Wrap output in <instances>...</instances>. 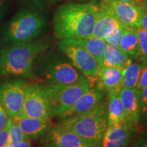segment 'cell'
<instances>
[{"label": "cell", "instance_id": "obj_3", "mask_svg": "<svg viewBox=\"0 0 147 147\" xmlns=\"http://www.w3.org/2000/svg\"><path fill=\"white\" fill-rule=\"evenodd\" d=\"M47 21L40 12L21 10L3 25L0 31V47L21 45L36 40L45 31Z\"/></svg>", "mask_w": 147, "mask_h": 147}, {"label": "cell", "instance_id": "obj_33", "mask_svg": "<svg viewBox=\"0 0 147 147\" xmlns=\"http://www.w3.org/2000/svg\"><path fill=\"white\" fill-rule=\"evenodd\" d=\"M3 147H16V145H14L13 143L11 142L10 141L8 140V142H6V144L4 145V146H3Z\"/></svg>", "mask_w": 147, "mask_h": 147}, {"label": "cell", "instance_id": "obj_20", "mask_svg": "<svg viewBox=\"0 0 147 147\" xmlns=\"http://www.w3.org/2000/svg\"><path fill=\"white\" fill-rule=\"evenodd\" d=\"M67 40L71 43L79 45L87 51L90 54L94 57L100 65L108 47V44L104 40L93 37H88L84 38H69Z\"/></svg>", "mask_w": 147, "mask_h": 147}, {"label": "cell", "instance_id": "obj_1", "mask_svg": "<svg viewBox=\"0 0 147 147\" xmlns=\"http://www.w3.org/2000/svg\"><path fill=\"white\" fill-rule=\"evenodd\" d=\"M97 8L91 3L61 5L53 15V30L59 40L91 37Z\"/></svg>", "mask_w": 147, "mask_h": 147}, {"label": "cell", "instance_id": "obj_36", "mask_svg": "<svg viewBox=\"0 0 147 147\" xmlns=\"http://www.w3.org/2000/svg\"><path fill=\"white\" fill-rule=\"evenodd\" d=\"M48 1H57V0H48Z\"/></svg>", "mask_w": 147, "mask_h": 147}, {"label": "cell", "instance_id": "obj_9", "mask_svg": "<svg viewBox=\"0 0 147 147\" xmlns=\"http://www.w3.org/2000/svg\"><path fill=\"white\" fill-rule=\"evenodd\" d=\"M28 84L22 78L11 79L0 84V103L10 118L19 115Z\"/></svg>", "mask_w": 147, "mask_h": 147}, {"label": "cell", "instance_id": "obj_21", "mask_svg": "<svg viewBox=\"0 0 147 147\" xmlns=\"http://www.w3.org/2000/svg\"><path fill=\"white\" fill-rule=\"evenodd\" d=\"M119 48L132 59L138 61L139 42L135 28L123 27V34Z\"/></svg>", "mask_w": 147, "mask_h": 147}, {"label": "cell", "instance_id": "obj_37", "mask_svg": "<svg viewBox=\"0 0 147 147\" xmlns=\"http://www.w3.org/2000/svg\"><path fill=\"white\" fill-rule=\"evenodd\" d=\"M146 3H147V0H146Z\"/></svg>", "mask_w": 147, "mask_h": 147}, {"label": "cell", "instance_id": "obj_30", "mask_svg": "<svg viewBox=\"0 0 147 147\" xmlns=\"http://www.w3.org/2000/svg\"><path fill=\"white\" fill-rule=\"evenodd\" d=\"M142 9L140 20V28L147 31V3L140 5Z\"/></svg>", "mask_w": 147, "mask_h": 147}, {"label": "cell", "instance_id": "obj_12", "mask_svg": "<svg viewBox=\"0 0 147 147\" xmlns=\"http://www.w3.org/2000/svg\"><path fill=\"white\" fill-rule=\"evenodd\" d=\"M138 134V127L127 121L108 126L102 147H130Z\"/></svg>", "mask_w": 147, "mask_h": 147}, {"label": "cell", "instance_id": "obj_2", "mask_svg": "<svg viewBox=\"0 0 147 147\" xmlns=\"http://www.w3.org/2000/svg\"><path fill=\"white\" fill-rule=\"evenodd\" d=\"M49 47V40L40 39L0 47V76L36 79L33 73L35 60Z\"/></svg>", "mask_w": 147, "mask_h": 147}, {"label": "cell", "instance_id": "obj_18", "mask_svg": "<svg viewBox=\"0 0 147 147\" xmlns=\"http://www.w3.org/2000/svg\"><path fill=\"white\" fill-rule=\"evenodd\" d=\"M120 91L107 93V114L108 126L121 123L126 121L123 106L121 102Z\"/></svg>", "mask_w": 147, "mask_h": 147}, {"label": "cell", "instance_id": "obj_17", "mask_svg": "<svg viewBox=\"0 0 147 147\" xmlns=\"http://www.w3.org/2000/svg\"><path fill=\"white\" fill-rule=\"evenodd\" d=\"M123 25L106 7L101 5L97 8L95 25L91 37L104 39L106 34L112 29Z\"/></svg>", "mask_w": 147, "mask_h": 147}, {"label": "cell", "instance_id": "obj_26", "mask_svg": "<svg viewBox=\"0 0 147 147\" xmlns=\"http://www.w3.org/2000/svg\"><path fill=\"white\" fill-rule=\"evenodd\" d=\"M140 93V117L139 126L147 125V87Z\"/></svg>", "mask_w": 147, "mask_h": 147}, {"label": "cell", "instance_id": "obj_34", "mask_svg": "<svg viewBox=\"0 0 147 147\" xmlns=\"http://www.w3.org/2000/svg\"><path fill=\"white\" fill-rule=\"evenodd\" d=\"M3 11L2 10V9H1V7H0V22H1V18L3 17Z\"/></svg>", "mask_w": 147, "mask_h": 147}, {"label": "cell", "instance_id": "obj_7", "mask_svg": "<svg viewBox=\"0 0 147 147\" xmlns=\"http://www.w3.org/2000/svg\"><path fill=\"white\" fill-rule=\"evenodd\" d=\"M57 46L61 52L80 72L86 78L96 82L100 66L93 55L67 39L60 40L57 42Z\"/></svg>", "mask_w": 147, "mask_h": 147}, {"label": "cell", "instance_id": "obj_29", "mask_svg": "<svg viewBox=\"0 0 147 147\" xmlns=\"http://www.w3.org/2000/svg\"><path fill=\"white\" fill-rule=\"evenodd\" d=\"M8 119L9 117L7 115L5 110L3 109L1 103H0V131H2L5 127L7 123H8Z\"/></svg>", "mask_w": 147, "mask_h": 147}, {"label": "cell", "instance_id": "obj_10", "mask_svg": "<svg viewBox=\"0 0 147 147\" xmlns=\"http://www.w3.org/2000/svg\"><path fill=\"white\" fill-rule=\"evenodd\" d=\"M40 144L43 147H99L59 123L40 138Z\"/></svg>", "mask_w": 147, "mask_h": 147}, {"label": "cell", "instance_id": "obj_35", "mask_svg": "<svg viewBox=\"0 0 147 147\" xmlns=\"http://www.w3.org/2000/svg\"><path fill=\"white\" fill-rule=\"evenodd\" d=\"M121 1H132V0H121Z\"/></svg>", "mask_w": 147, "mask_h": 147}, {"label": "cell", "instance_id": "obj_14", "mask_svg": "<svg viewBox=\"0 0 147 147\" xmlns=\"http://www.w3.org/2000/svg\"><path fill=\"white\" fill-rule=\"evenodd\" d=\"M126 121L138 127L140 117V93L134 88L123 87L119 93Z\"/></svg>", "mask_w": 147, "mask_h": 147}, {"label": "cell", "instance_id": "obj_8", "mask_svg": "<svg viewBox=\"0 0 147 147\" xmlns=\"http://www.w3.org/2000/svg\"><path fill=\"white\" fill-rule=\"evenodd\" d=\"M18 116L44 120L51 119L52 116L50 107L42 84L34 82L28 84Z\"/></svg>", "mask_w": 147, "mask_h": 147}, {"label": "cell", "instance_id": "obj_28", "mask_svg": "<svg viewBox=\"0 0 147 147\" xmlns=\"http://www.w3.org/2000/svg\"><path fill=\"white\" fill-rule=\"evenodd\" d=\"M130 147H147V131L139 134Z\"/></svg>", "mask_w": 147, "mask_h": 147}, {"label": "cell", "instance_id": "obj_13", "mask_svg": "<svg viewBox=\"0 0 147 147\" xmlns=\"http://www.w3.org/2000/svg\"><path fill=\"white\" fill-rule=\"evenodd\" d=\"M104 99L105 91L95 82L94 85L84 92L68 110L57 117L59 120H62L80 115L91 109Z\"/></svg>", "mask_w": 147, "mask_h": 147}, {"label": "cell", "instance_id": "obj_16", "mask_svg": "<svg viewBox=\"0 0 147 147\" xmlns=\"http://www.w3.org/2000/svg\"><path fill=\"white\" fill-rule=\"evenodd\" d=\"M96 83L106 93L120 91L123 87V69L118 67H99Z\"/></svg>", "mask_w": 147, "mask_h": 147}, {"label": "cell", "instance_id": "obj_11", "mask_svg": "<svg viewBox=\"0 0 147 147\" xmlns=\"http://www.w3.org/2000/svg\"><path fill=\"white\" fill-rule=\"evenodd\" d=\"M123 25L132 28L140 27L142 9L133 1L105 0L102 2Z\"/></svg>", "mask_w": 147, "mask_h": 147}, {"label": "cell", "instance_id": "obj_23", "mask_svg": "<svg viewBox=\"0 0 147 147\" xmlns=\"http://www.w3.org/2000/svg\"><path fill=\"white\" fill-rule=\"evenodd\" d=\"M139 42L138 61L147 63V31L140 27L136 29Z\"/></svg>", "mask_w": 147, "mask_h": 147}, {"label": "cell", "instance_id": "obj_4", "mask_svg": "<svg viewBox=\"0 0 147 147\" xmlns=\"http://www.w3.org/2000/svg\"><path fill=\"white\" fill-rule=\"evenodd\" d=\"M46 51L34 63L33 73L36 79L55 84H75L87 79L63 54L47 53Z\"/></svg>", "mask_w": 147, "mask_h": 147}, {"label": "cell", "instance_id": "obj_5", "mask_svg": "<svg viewBox=\"0 0 147 147\" xmlns=\"http://www.w3.org/2000/svg\"><path fill=\"white\" fill-rule=\"evenodd\" d=\"M105 100L85 113L59 120L58 123L75 132L92 144L102 147L108 126L107 100Z\"/></svg>", "mask_w": 147, "mask_h": 147}, {"label": "cell", "instance_id": "obj_19", "mask_svg": "<svg viewBox=\"0 0 147 147\" xmlns=\"http://www.w3.org/2000/svg\"><path fill=\"white\" fill-rule=\"evenodd\" d=\"M132 59L119 47L108 45L100 63V67H118L123 69Z\"/></svg>", "mask_w": 147, "mask_h": 147}, {"label": "cell", "instance_id": "obj_25", "mask_svg": "<svg viewBox=\"0 0 147 147\" xmlns=\"http://www.w3.org/2000/svg\"><path fill=\"white\" fill-rule=\"evenodd\" d=\"M123 27L124 25H121L120 27L112 29L106 34L103 40L108 45L119 47L123 34Z\"/></svg>", "mask_w": 147, "mask_h": 147}, {"label": "cell", "instance_id": "obj_6", "mask_svg": "<svg viewBox=\"0 0 147 147\" xmlns=\"http://www.w3.org/2000/svg\"><path fill=\"white\" fill-rule=\"evenodd\" d=\"M95 82L94 80L87 78L75 84H42L52 117H57L68 110L84 92L94 85Z\"/></svg>", "mask_w": 147, "mask_h": 147}, {"label": "cell", "instance_id": "obj_22", "mask_svg": "<svg viewBox=\"0 0 147 147\" xmlns=\"http://www.w3.org/2000/svg\"><path fill=\"white\" fill-rule=\"evenodd\" d=\"M145 63L132 59L123 69V87L137 89L141 69Z\"/></svg>", "mask_w": 147, "mask_h": 147}, {"label": "cell", "instance_id": "obj_27", "mask_svg": "<svg viewBox=\"0 0 147 147\" xmlns=\"http://www.w3.org/2000/svg\"><path fill=\"white\" fill-rule=\"evenodd\" d=\"M146 87H147V63H145L141 69L138 82L137 89L141 91Z\"/></svg>", "mask_w": 147, "mask_h": 147}, {"label": "cell", "instance_id": "obj_15", "mask_svg": "<svg viewBox=\"0 0 147 147\" xmlns=\"http://www.w3.org/2000/svg\"><path fill=\"white\" fill-rule=\"evenodd\" d=\"M11 119L17 124L25 137L30 140L40 138L53 126L51 119L44 120L19 116Z\"/></svg>", "mask_w": 147, "mask_h": 147}, {"label": "cell", "instance_id": "obj_32", "mask_svg": "<svg viewBox=\"0 0 147 147\" xmlns=\"http://www.w3.org/2000/svg\"><path fill=\"white\" fill-rule=\"evenodd\" d=\"M16 147H32L31 146V140L25 138L17 144Z\"/></svg>", "mask_w": 147, "mask_h": 147}, {"label": "cell", "instance_id": "obj_24", "mask_svg": "<svg viewBox=\"0 0 147 147\" xmlns=\"http://www.w3.org/2000/svg\"><path fill=\"white\" fill-rule=\"evenodd\" d=\"M8 133L9 138L8 140L11 142L13 143L14 145L17 146V144L24 139L27 138L24 134L22 132L19 127L9 117L8 121Z\"/></svg>", "mask_w": 147, "mask_h": 147}, {"label": "cell", "instance_id": "obj_31", "mask_svg": "<svg viewBox=\"0 0 147 147\" xmlns=\"http://www.w3.org/2000/svg\"><path fill=\"white\" fill-rule=\"evenodd\" d=\"M9 138L8 123H7L5 127L2 131H0V147H3L8 142Z\"/></svg>", "mask_w": 147, "mask_h": 147}]
</instances>
